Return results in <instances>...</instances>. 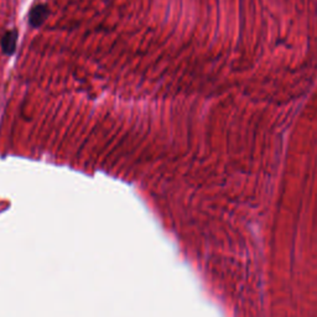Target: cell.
I'll return each mask as SVG.
<instances>
[{"label": "cell", "mask_w": 317, "mask_h": 317, "mask_svg": "<svg viewBox=\"0 0 317 317\" xmlns=\"http://www.w3.org/2000/svg\"><path fill=\"white\" fill-rule=\"evenodd\" d=\"M16 40H17V31L16 30H10L5 32V35L3 36L2 40V47L3 52L5 55H13L15 52L16 49Z\"/></svg>", "instance_id": "7a4b0ae2"}, {"label": "cell", "mask_w": 317, "mask_h": 317, "mask_svg": "<svg viewBox=\"0 0 317 317\" xmlns=\"http://www.w3.org/2000/svg\"><path fill=\"white\" fill-rule=\"evenodd\" d=\"M47 15H49V8L45 4L36 5L35 8H32L30 11V15H29V23L32 28H38L44 24L46 20Z\"/></svg>", "instance_id": "6da1fadb"}]
</instances>
